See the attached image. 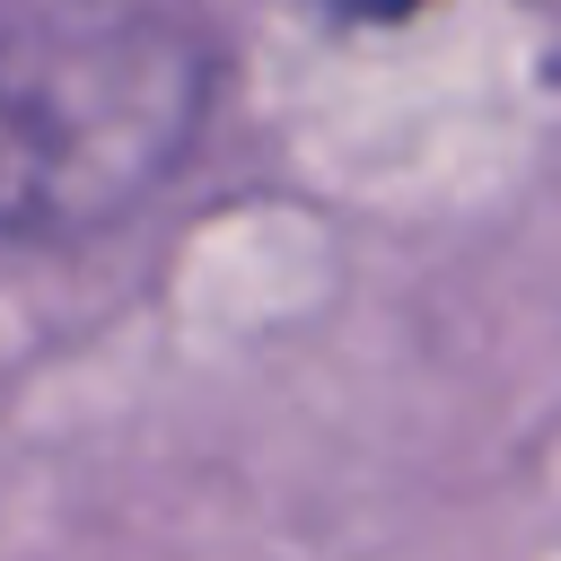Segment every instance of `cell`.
Returning a JSON list of instances; mask_svg holds the SVG:
<instances>
[{
	"label": "cell",
	"instance_id": "6da1fadb",
	"mask_svg": "<svg viewBox=\"0 0 561 561\" xmlns=\"http://www.w3.org/2000/svg\"><path fill=\"white\" fill-rule=\"evenodd\" d=\"M210 105V53L167 9H35L0 26V237L131 219Z\"/></svg>",
	"mask_w": 561,
	"mask_h": 561
},
{
	"label": "cell",
	"instance_id": "7a4b0ae2",
	"mask_svg": "<svg viewBox=\"0 0 561 561\" xmlns=\"http://www.w3.org/2000/svg\"><path fill=\"white\" fill-rule=\"evenodd\" d=\"M324 9H342V18H412L421 0H324Z\"/></svg>",
	"mask_w": 561,
	"mask_h": 561
}]
</instances>
